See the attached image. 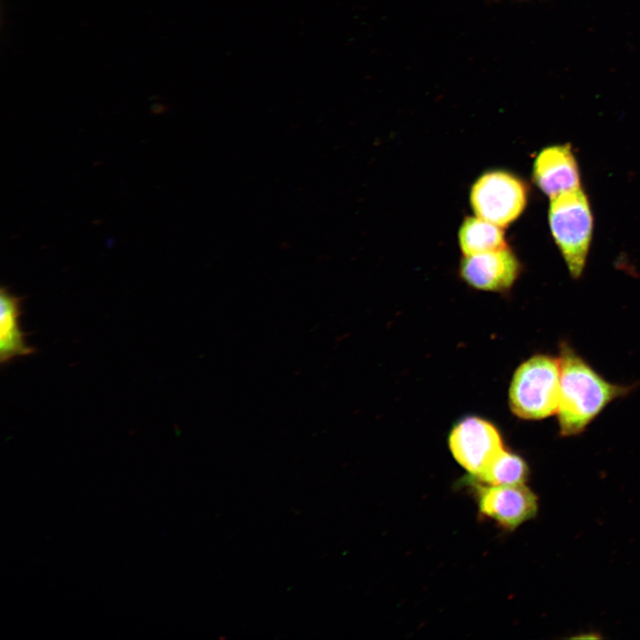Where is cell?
<instances>
[{
    "label": "cell",
    "instance_id": "cell-1",
    "mask_svg": "<svg viewBox=\"0 0 640 640\" xmlns=\"http://www.w3.org/2000/svg\"><path fill=\"white\" fill-rule=\"evenodd\" d=\"M560 397L556 412L559 434H581L613 401L628 396L633 385L604 378L567 341L559 346Z\"/></svg>",
    "mask_w": 640,
    "mask_h": 640
},
{
    "label": "cell",
    "instance_id": "cell-2",
    "mask_svg": "<svg viewBox=\"0 0 640 640\" xmlns=\"http://www.w3.org/2000/svg\"><path fill=\"white\" fill-rule=\"evenodd\" d=\"M559 397V356H532L514 372L508 400L512 412L518 418L540 420L556 415Z\"/></svg>",
    "mask_w": 640,
    "mask_h": 640
},
{
    "label": "cell",
    "instance_id": "cell-3",
    "mask_svg": "<svg viewBox=\"0 0 640 640\" xmlns=\"http://www.w3.org/2000/svg\"><path fill=\"white\" fill-rule=\"evenodd\" d=\"M548 222L570 275L580 277L593 231V215L584 191L579 188L552 198Z\"/></svg>",
    "mask_w": 640,
    "mask_h": 640
},
{
    "label": "cell",
    "instance_id": "cell-4",
    "mask_svg": "<svg viewBox=\"0 0 640 640\" xmlns=\"http://www.w3.org/2000/svg\"><path fill=\"white\" fill-rule=\"evenodd\" d=\"M526 201L525 184L513 174L501 171L483 174L470 193L475 213L500 227L514 221L524 211Z\"/></svg>",
    "mask_w": 640,
    "mask_h": 640
},
{
    "label": "cell",
    "instance_id": "cell-5",
    "mask_svg": "<svg viewBox=\"0 0 640 640\" xmlns=\"http://www.w3.org/2000/svg\"><path fill=\"white\" fill-rule=\"evenodd\" d=\"M449 447L456 461L472 477L481 475L504 450L496 427L476 416L467 417L453 427Z\"/></svg>",
    "mask_w": 640,
    "mask_h": 640
},
{
    "label": "cell",
    "instance_id": "cell-6",
    "mask_svg": "<svg viewBox=\"0 0 640 640\" xmlns=\"http://www.w3.org/2000/svg\"><path fill=\"white\" fill-rule=\"evenodd\" d=\"M479 512L504 529L513 531L538 511V498L524 484L490 485L472 482Z\"/></svg>",
    "mask_w": 640,
    "mask_h": 640
},
{
    "label": "cell",
    "instance_id": "cell-7",
    "mask_svg": "<svg viewBox=\"0 0 640 640\" xmlns=\"http://www.w3.org/2000/svg\"><path fill=\"white\" fill-rule=\"evenodd\" d=\"M461 277L471 286L484 291L501 292L516 280L520 265L507 247L502 250L465 256L460 263Z\"/></svg>",
    "mask_w": 640,
    "mask_h": 640
},
{
    "label": "cell",
    "instance_id": "cell-8",
    "mask_svg": "<svg viewBox=\"0 0 640 640\" xmlns=\"http://www.w3.org/2000/svg\"><path fill=\"white\" fill-rule=\"evenodd\" d=\"M532 176L550 199L580 188L578 164L568 144L542 149L534 160Z\"/></svg>",
    "mask_w": 640,
    "mask_h": 640
},
{
    "label": "cell",
    "instance_id": "cell-9",
    "mask_svg": "<svg viewBox=\"0 0 640 640\" xmlns=\"http://www.w3.org/2000/svg\"><path fill=\"white\" fill-rule=\"evenodd\" d=\"M21 299L12 295L6 287L0 291V362L4 364L34 353L26 343L25 333L20 326Z\"/></svg>",
    "mask_w": 640,
    "mask_h": 640
},
{
    "label": "cell",
    "instance_id": "cell-10",
    "mask_svg": "<svg viewBox=\"0 0 640 640\" xmlns=\"http://www.w3.org/2000/svg\"><path fill=\"white\" fill-rule=\"evenodd\" d=\"M459 241L465 256L508 247L501 227L479 217L465 219L459 231Z\"/></svg>",
    "mask_w": 640,
    "mask_h": 640
},
{
    "label": "cell",
    "instance_id": "cell-11",
    "mask_svg": "<svg viewBox=\"0 0 640 640\" xmlns=\"http://www.w3.org/2000/svg\"><path fill=\"white\" fill-rule=\"evenodd\" d=\"M529 473L525 460L514 452L503 450L472 482L490 485L524 484Z\"/></svg>",
    "mask_w": 640,
    "mask_h": 640
}]
</instances>
